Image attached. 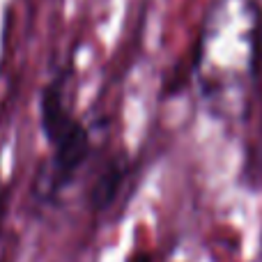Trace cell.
Here are the masks:
<instances>
[{"label":"cell","mask_w":262,"mask_h":262,"mask_svg":"<svg viewBox=\"0 0 262 262\" xmlns=\"http://www.w3.org/2000/svg\"><path fill=\"white\" fill-rule=\"evenodd\" d=\"M39 124L51 145V159L35 180V193L41 203L55 200L90 157V131L72 113L64 99V74L46 83L39 97Z\"/></svg>","instance_id":"6da1fadb"},{"label":"cell","mask_w":262,"mask_h":262,"mask_svg":"<svg viewBox=\"0 0 262 262\" xmlns=\"http://www.w3.org/2000/svg\"><path fill=\"white\" fill-rule=\"evenodd\" d=\"M129 177V159L124 154H118L111 161L104 163L99 175L95 177L90 186V205L95 212H106L118 200L120 191L124 186V180Z\"/></svg>","instance_id":"7a4b0ae2"},{"label":"cell","mask_w":262,"mask_h":262,"mask_svg":"<svg viewBox=\"0 0 262 262\" xmlns=\"http://www.w3.org/2000/svg\"><path fill=\"white\" fill-rule=\"evenodd\" d=\"M7 207H9V189L0 182V230H3L5 216H7Z\"/></svg>","instance_id":"3957f363"},{"label":"cell","mask_w":262,"mask_h":262,"mask_svg":"<svg viewBox=\"0 0 262 262\" xmlns=\"http://www.w3.org/2000/svg\"><path fill=\"white\" fill-rule=\"evenodd\" d=\"M127 262H152V258H149V253H145V251H136V253L129 255Z\"/></svg>","instance_id":"277c9868"}]
</instances>
